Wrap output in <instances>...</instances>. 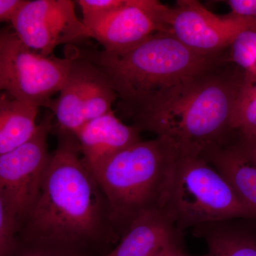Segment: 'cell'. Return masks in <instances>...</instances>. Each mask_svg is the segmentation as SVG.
<instances>
[{
	"mask_svg": "<svg viewBox=\"0 0 256 256\" xmlns=\"http://www.w3.org/2000/svg\"><path fill=\"white\" fill-rule=\"evenodd\" d=\"M126 0H78L82 14V22L89 28L111 12L124 4Z\"/></svg>",
	"mask_w": 256,
	"mask_h": 256,
	"instance_id": "19",
	"label": "cell"
},
{
	"mask_svg": "<svg viewBox=\"0 0 256 256\" xmlns=\"http://www.w3.org/2000/svg\"><path fill=\"white\" fill-rule=\"evenodd\" d=\"M168 32L192 52L204 56L223 53L245 30H256V21L218 16L196 0H178L170 8Z\"/></svg>",
	"mask_w": 256,
	"mask_h": 256,
	"instance_id": "10",
	"label": "cell"
},
{
	"mask_svg": "<svg viewBox=\"0 0 256 256\" xmlns=\"http://www.w3.org/2000/svg\"><path fill=\"white\" fill-rule=\"evenodd\" d=\"M40 195L28 216L33 242L85 249L104 237L110 213L94 174L79 156L75 136L58 131Z\"/></svg>",
	"mask_w": 256,
	"mask_h": 256,
	"instance_id": "1",
	"label": "cell"
},
{
	"mask_svg": "<svg viewBox=\"0 0 256 256\" xmlns=\"http://www.w3.org/2000/svg\"><path fill=\"white\" fill-rule=\"evenodd\" d=\"M169 10L156 0H126L124 5L88 28L89 38L98 42L106 52H124L156 32H168Z\"/></svg>",
	"mask_w": 256,
	"mask_h": 256,
	"instance_id": "11",
	"label": "cell"
},
{
	"mask_svg": "<svg viewBox=\"0 0 256 256\" xmlns=\"http://www.w3.org/2000/svg\"><path fill=\"white\" fill-rule=\"evenodd\" d=\"M140 131L124 124L111 110L89 121L76 133L82 159L94 174L120 151L140 140Z\"/></svg>",
	"mask_w": 256,
	"mask_h": 256,
	"instance_id": "13",
	"label": "cell"
},
{
	"mask_svg": "<svg viewBox=\"0 0 256 256\" xmlns=\"http://www.w3.org/2000/svg\"><path fill=\"white\" fill-rule=\"evenodd\" d=\"M52 129L46 116L26 142L0 154V188L16 218H28L40 195L52 158L47 141Z\"/></svg>",
	"mask_w": 256,
	"mask_h": 256,
	"instance_id": "8",
	"label": "cell"
},
{
	"mask_svg": "<svg viewBox=\"0 0 256 256\" xmlns=\"http://www.w3.org/2000/svg\"><path fill=\"white\" fill-rule=\"evenodd\" d=\"M72 0H24L11 18L13 32L24 44L44 56L57 47L89 38Z\"/></svg>",
	"mask_w": 256,
	"mask_h": 256,
	"instance_id": "7",
	"label": "cell"
},
{
	"mask_svg": "<svg viewBox=\"0 0 256 256\" xmlns=\"http://www.w3.org/2000/svg\"><path fill=\"white\" fill-rule=\"evenodd\" d=\"M164 256H184L182 254V252H178V250H172V252H168Z\"/></svg>",
	"mask_w": 256,
	"mask_h": 256,
	"instance_id": "27",
	"label": "cell"
},
{
	"mask_svg": "<svg viewBox=\"0 0 256 256\" xmlns=\"http://www.w3.org/2000/svg\"><path fill=\"white\" fill-rule=\"evenodd\" d=\"M178 151L164 138L133 143L106 161L94 178L105 196L111 223L124 232L146 210H166Z\"/></svg>",
	"mask_w": 256,
	"mask_h": 256,
	"instance_id": "4",
	"label": "cell"
},
{
	"mask_svg": "<svg viewBox=\"0 0 256 256\" xmlns=\"http://www.w3.org/2000/svg\"><path fill=\"white\" fill-rule=\"evenodd\" d=\"M201 156L226 178L244 206L256 216V161L234 140L210 148Z\"/></svg>",
	"mask_w": 256,
	"mask_h": 256,
	"instance_id": "14",
	"label": "cell"
},
{
	"mask_svg": "<svg viewBox=\"0 0 256 256\" xmlns=\"http://www.w3.org/2000/svg\"><path fill=\"white\" fill-rule=\"evenodd\" d=\"M228 62L218 60L132 126L169 141L180 156H201L230 142L235 136L232 120L244 70Z\"/></svg>",
	"mask_w": 256,
	"mask_h": 256,
	"instance_id": "3",
	"label": "cell"
},
{
	"mask_svg": "<svg viewBox=\"0 0 256 256\" xmlns=\"http://www.w3.org/2000/svg\"><path fill=\"white\" fill-rule=\"evenodd\" d=\"M228 62L244 72L252 68L256 60V30L240 32L232 42Z\"/></svg>",
	"mask_w": 256,
	"mask_h": 256,
	"instance_id": "18",
	"label": "cell"
},
{
	"mask_svg": "<svg viewBox=\"0 0 256 256\" xmlns=\"http://www.w3.org/2000/svg\"><path fill=\"white\" fill-rule=\"evenodd\" d=\"M166 210L182 233L204 224L256 218L226 178L201 156H180Z\"/></svg>",
	"mask_w": 256,
	"mask_h": 256,
	"instance_id": "5",
	"label": "cell"
},
{
	"mask_svg": "<svg viewBox=\"0 0 256 256\" xmlns=\"http://www.w3.org/2000/svg\"><path fill=\"white\" fill-rule=\"evenodd\" d=\"M24 0H0V23L11 21L16 10Z\"/></svg>",
	"mask_w": 256,
	"mask_h": 256,
	"instance_id": "23",
	"label": "cell"
},
{
	"mask_svg": "<svg viewBox=\"0 0 256 256\" xmlns=\"http://www.w3.org/2000/svg\"><path fill=\"white\" fill-rule=\"evenodd\" d=\"M104 74L119 100V108L136 120L156 110L197 75L222 60V54L192 52L172 34L159 32L124 52L82 50Z\"/></svg>",
	"mask_w": 256,
	"mask_h": 256,
	"instance_id": "2",
	"label": "cell"
},
{
	"mask_svg": "<svg viewBox=\"0 0 256 256\" xmlns=\"http://www.w3.org/2000/svg\"><path fill=\"white\" fill-rule=\"evenodd\" d=\"M3 92L16 100L50 108V98L66 82L76 53L64 58L42 55L28 48L14 32L0 31Z\"/></svg>",
	"mask_w": 256,
	"mask_h": 256,
	"instance_id": "6",
	"label": "cell"
},
{
	"mask_svg": "<svg viewBox=\"0 0 256 256\" xmlns=\"http://www.w3.org/2000/svg\"><path fill=\"white\" fill-rule=\"evenodd\" d=\"M232 128L237 137L248 138L256 134V76L245 72L234 109Z\"/></svg>",
	"mask_w": 256,
	"mask_h": 256,
	"instance_id": "17",
	"label": "cell"
},
{
	"mask_svg": "<svg viewBox=\"0 0 256 256\" xmlns=\"http://www.w3.org/2000/svg\"><path fill=\"white\" fill-rule=\"evenodd\" d=\"M234 218L195 227L194 234L206 242L204 256H256V229Z\"/></svg>",
	"mask_w": 256,
	"mask_h": 256,
	"instance_id": "15",
	"label": "cell"
},
{
	"mask_svg": "<svg viewBox=\"0 0 256 256\" xmlns=\"http://www.w3.org/2000/svg\"><path fill=\"white\" fill-rule=\"evenodd\" d=\"M16 220L14 212L0 188V256L4 252Z\"/></svg>",
	"mask_w": 256,
	"mask_h": 256,
	"instance_id": "21",
	"label": "cell"
},
{
	"mask_svg": "<svg viewBox=\"0 0 256 256\" xmlns=\"http://www.w3.org/2000/svg\"><path fill=\"white\" fill-rule=\"evenodd\" d=\"M34 246L22 256H86L80 248L55 242H33Z\"/></svg>",
	"mask_w": 256,
	"mask_h": 256,
	"instance_id": "20",
	"label": "cell"
},
{
	"mask_svg": "<svg viewBox=\"0 0 256 256\" xmlns=\"http://www.w3.org/2000/svg\"><path fill=\"white\" fill-rule=\"evenodd\" d=\"M0 48H1V36H0ZM3 92L2 68L1 55H0V92Z\"/></svg>",
	"mask_w": 256,
	"mask_h": 256,
	"instance_id": "25",
	"label": "cell"
},
{
	"mask_svg": "<svg viewBox=\"0 0 256 256\" xmlns=\"http://www.w3.org/2000/svg\"><path fill=\"white\" fill-rule=\"evenodd\" d=\"M38 108L0 92V154L12 150L32 137L36 130Z\"/></svg>",
	"mask_w": 256,
	"mask_h": 256,
	"instance_id": "16",
	"label": "cell"
},
{
	"mask_svg": "<svg viewBox=\"0 0 256 256\" xmlns=\"http://www.w3.org/2000/svg\"><path fill=\"white\" fill-rule=\"evenodd\" d=\"M182 234L168 210H146L131 222L118 245L102 256H164L181 252Z\"/></svg>",
	"mask_w": 256,
	"mask_h": 256,
	"instance_id": "12",
	"label": "cell"
},
{
	"mask_svg": "<svg viewBox=\"0 0 256 256\" xmlns=\"http://www.w3.org/2000/svg\"><path fill=\"white\" fill-rule=\"evenodd\" d=\"M246 73L252 74V75L256 76V60L254 64H252V68L247 70Z\"/></svg>",
	"mask_w": 256,
	"mask_h": 256,
	"instance_id": "26",
	"label": "cell"
},
{
	"mask_svg": "<svg viewBox=\"0 0 256 256\" xmlns=\"http://www.w3.org/2000/svg\"><path fill=\"white\" fill-rule=\"evenodd\" d=\"M234 142L248 156L256 161V134L252 137L242 138L236 137Z\"/></svg>",
	"mask_w": 256,
	"mask_h": 256,
	"instance_id": "24",
	"label": "cell"
},
{
	"mask_svg": "<svg viewBox=\"0 0 256 256\" xmlns=\"http://www.w3.org/2000/svg\"><path fill=\"white\" fill-rule=\"evenodd\" d=\"M226 2L230 6V16L256 21V0H228Z\"/></svg>",
	"mask_w": 256,
	"mask_h": 256,
	"instance_id": "22",
	"label": "cell"
},
{
	"mask_svg": "<svg viewBox=\"0 0 256 256\" xmlns=\"http://www.w3.org/2000/svg\"><path fill=\"white\" fill-rule=\"evenodd\" d=\"M76 56L60 96L50 108L58 131L75 136L89 121L112 110L117 96L104 74L86 58Z\"/></svg>",
	"mask_w": 256,
	"mask_h": 256,
	"instance_id": "9",
	"label": "cell"
}]
</instances>
